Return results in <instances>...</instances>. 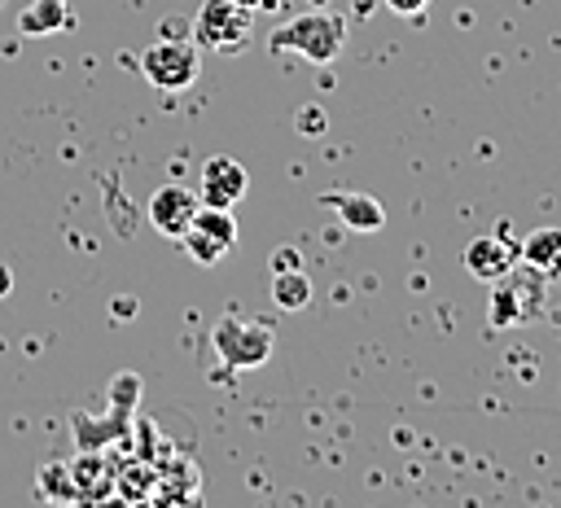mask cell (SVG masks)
Masks as SVG:
<instances>
[{
	"label": "cell",
	"mask_w": 561,
	"mask_h": 508,
	"mask_svg": "<svg viewBox=\"0 0 561 508\" xmlns=\"http://www.w3.org/2000/svg\"><path fill=\"white\" fill-rule=\"evenodd\" d=\"M342 44H346V18L320 13V9L289 18V22H280V26L267 35V48H272V53H294V57L316 61V66L337 61Z\"/></svg>",
	"instance_id": "6da1fadb"
},
{
	"label": "cell",
	"mask_w": 561,
	"mask_h": 508,
	"mask_svg": "<svg viewBox=\"0 0 561 508\" xmlns=\"http://www.w3.org/2000/svg\"><path fill=\"white\" fill-rule=\"evenodd\" d=\"M272 342H276L272 337V324H263L254 315H237V311L219 315L215 328H210V346H215L219 363L224 368H237V372H250V368L267 363Z\"/></svg>",
	"instance_id": "7a4b0ae2"
},
{
	"label": "cell",
	"mask_w": 561,
	"mask_h": 508,
	"mask_svg": "<svg viewBox=\"0 0 561 508\" xmlns=\"http://www.w3.org/2000/svg\"><path fill=\"white\" fill-rule=\"evenodd\" d=\"M254 31V9L245 4H232V0H202L193 22H188V35L197 48H210V53H241L245 39Z\"/></svg>",
	"instance_id": "3957f363"
},
{
	"label": "cell",
	"mask_w": 561,
	"mask_h": 508,
	"mask_svg": "<svg viewBox=\"0 0 561 508\" xmlns=\"http://www.w3.org/2000/svg\"><path fill=\"white\" fill-rule=\"evenodd\" d=\"M140 74L158 88V92H184L197 83L202 74V53L193 39L184 35H167V39H153L145 53H140Z\"/></svg>",
	"instance_id": "277c9868"
},
{
	"label": "cell",
	"mask_w": 561,
	"mask_h": 508,
	"mask_svg": "<svg viewBox=\"0 0 561 508\" xmlns=\"http://www.w3.org/2000/svg\"><path fill=\"white\" fill-rule=\"evenodd\" d=\"M245 188H250V175H245V166H241L237 158H228V153L206 158L202 171H197V201H202V206H228V210H232V206L245 197Z\"/></svg>",
	"instance_id": "5b68a950"
},
{
	"label": "cell",
	"mask_w": 561,
	"mask_h": 508,
	"mask_svg": "<svg viewBox=\"0 0 561 508\" xmlns=\"http://www.w3.org/2000/svg\"><path fill=\"white\" fill-rule=\"evenodd\" d=\"M197 193L193 188H180V184H162L153 197H149V223H153V232H162V236H184L188 228H193V219H197Z\"/></svg>",
	"instance_id": "8992f818"
},
{
	"label": "cell",
	"mask_w": 561,
	"mask_h": 508,
	"mask_svg": "<svg viewBox=\"0 0 561 508\" xmlns=\"http://www.w3.org/2000/svg\"><path fill=\"white\" fill-rule=\"evenodd\" d=\"M513 258H517V245H513L504 232H482V236H473V241L465 245V254H460L465 272L478 276V280H500V276H508V272H513Z\"/></svg>",
	"instance_id": "52a82bcc"
},
{
	"label": "cell",
	"mask_w": 561,
	"mask_h": 508,
	"mask_svg": "<svg viewBox=\"0 0 561 508\" xmlns=\"http://www.w3.org/2000/svg\"><path fill=\"white\" fill-rule=\"evenodd\" d=\"M320 206L337 210V219L351 228V232H381L386 228V210L373 193H359V188H329L320 193Z\"/></svg>",
	"instance_id": "ba28073f"
},
{
	"label": "cell",
	"mask_w": 561,
	"mask_h": 508,
	"mask_svg": "<svg viewBox=\"0 0 561 508\" xmlns=\"http://www.w3.org/2000/svg\"><path fill=\"white\" fill-rule=\"evenodd\" d=\"M70 477H75L79 504H88V499H114V469H110V460L96 455V447L79 451V460L70 464Z\"/></svg>",
	"instance_id": "9c48e42d"
},
{
	"label": "cell",
	"mask_w": 561,
	"mask_h": 508,
	"mask_svg": "<svg viewBox=\"0 0 561 508\" xmlns=\"http://www.w3.org/2000/svg\"><path fill=\"white\" fill-rule=\"evenodd\" d=\"M75 26V4L70 0H31L18 13V31L22 35H57Z\"/></svg>",
	"instance_id": "30bf717a"
},
{
	"label": "cell",
	"mask_w": 561,
	"mask_h": 508,
	"mask_svg": "<svg viewBox=\"0 0 561 508\" xmlns=\"http://www.w3.org/2000/svg\"><path fill=\"white\" fill-rule=\"evenodd\" d=\"M517 254H522L526 267H535L539 276L561 280V228H535V232L522 241Z\"/></svg>",
	"instance_id": "8fae6325"
},
{
	"label": "cell",
	"mask_w": 561,
	"mask_h": 508,
	"mask_svg": "<svg viewBox=\"0 0 561 508\" xmlns=\"http://www.w3.org/2000/svg\"><path fill=\"white\" fill-rule=\"evenodd\" d=\"M35 495H39L44 504H79V490H75L70 464H61V460L39 464V473H35Z\"/></svg>",
	"instance_id": "7c38bea8"
},
{
	"label": "cell",
	"mask_w": 561,
	"mask_h": 508,
	"mask_svg": "<svg viewBox=\"0 0 561 508\" xmlns=\"http://www.w3.org/2000/svg\"><path fill=\"white\" fill-rule=\"evenodd\" d=\"M272 302L280 311H302L311 302V276L302 267H285V272H272Z\"/></svg>",
	"instance_id": "4fadbf2b"
},
{
	"label": "cell",
	"mask_w": 561,
	"mask_h": 508,
	"mask_svg": "<svg viewBox=\"0 0 561 508\" xmlns=\"http://www.w3.org/2000/svg\"><path fill=\"white\" fill-rule=\"evenodd\" d=\"M193 228H202L206 236H215L219 245H237V219H232V210L228 206H197V219H193Z\"/></svg>",
	"instance_id": "5bb4252c"
},
{
	"label": "cell",
	"mask_w": 561,
	"mask_h": 508,
	"mask_svg": "<svg viewBox=\"0 0 561 508\" xmlns=\"http://www.w3.org/2000/svg\"><path fill=\"white\" fill-rule=\"evenodd\" d=\"M517 315H522V293L500 276V280H495V293H491L486 320H491V328H508V324H517Z\"/></svg>",
	"instance_id": "9a60e30c"
},
{
	"label": "cell",
	"mask_w": 561,
	"mask_h": 508,
	"mask_svg": "<svg viewBox=\"0 0 561 508\" xmlns=\"http://www.w3.org/2000/svg\"><path fill=\"white\" fill-rule=\"evenodd\" d=\"M153 482H158V473H149L145 464H131V469L114 473V495L118 499H153Z\"/></svg>",
	"instance_id": "2e32d148"
},
{
	"label": "cell",
	"mask_w": 561,
	"mask_h": 508,
	"mask_svg": "<svg viewBox=\"0 0 561 508\" xmlns=\"http://www.w3.org/2000/svg\"><path fill=\"white\" fill-rule=\"evenodd\" d=\"M180 241H184V250H188V254H193L202 267H215V263L228 254V245H219V241H215V236H206L202 228H188Z\"/></svg>",
	"instance_id": "e0dca14e"
},
{
	"label": "cell",
	"mask_w": 561,
	"mask_h": 508,
	"mask_svg": "<svg viewBox=\"0 0 561 508\" xmlns=\"http://www.w3.org/2000/svg\"><path fill=\"white\" fill-rule=\"evenodd\" d=\"M294 127H298L302 136H324V127H329V114H324L320 105H302V109L294 114Z\"/></svg>",
	"instance_id": "ac0fdd59"
},
{
	"label": "cell",
	"mask_w": 561,
	"mask_h": 508,
	"mask_svg": "<svg viewBox=\"0 0 561 508\" xmlns=\"http://www.w3.org/2000/svg\"><path fill=\"white\" fill-rule=\"evenodd\" d=\"M381 4H386V9H394L399 18H421L430 0H381Z\"/></svg>",
	"instance_id": "d6986e66"
},
{
	"label": "cell",
	"mask_w": 561,
	"mask_h": 508,
	"mask_svg": "<svg viewBox=\"0 0 561 508\" xmlns=\"http://www.w3.org/2000/svg\"><path fill=\"white\" fill-rule=\"evenodd\" d=\"M285 267H302V258H298V250H276V258H272V272H285Z\"/></svg>",
	"instance_id": "ffe728a7"
},
{
	"label": "cell",
	"mask_w": 561,
	"mask_h": 508,
	"mask_svg": "<svg viewBox=\"0 0 561 508\" xmlns=\"http://www.w3.org/2000/svg\"><path fill=\"white\" fill-rule=\"evenodd\" d=\"M9 289H13V272L0 263V298H9Z\"/></svg>",
	"instance_id": "44dd1931"
},
{
	"label": "cell",
	"mask_w": 561,
	"mask_h": 508,
	"mask_svg": "<svg viewBox=\"0 0 561 508\" xmlns=\"http://www.w3.org/2000/svg\"><path fill=\"white\" fill-rule=\"evenodd\" d=\"M232 4H245V9H263L267 0H232Z\"/></svg>",
	"instance_id": "7402d4cb"
},
{
	"label": "cell",
	"mask_w": 561,
	"mask_h": 508,
	"mask_svg": "<svg viewBox=\"0 0 561 508\" xmlns=\"http://www.w3.org/2000/svg\"><path fill=\"white\" fill-rule=\"evenodd\" d=\"M0 4H4V0H0Z\"/></svg>",
	"instance_id": "603a6c76"
}]
</instances>
